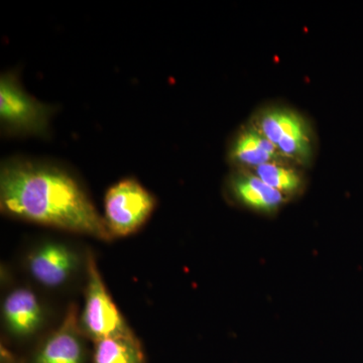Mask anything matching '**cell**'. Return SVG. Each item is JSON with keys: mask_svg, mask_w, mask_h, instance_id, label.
<instances>
[{"mask_svg": "<svg viewBox=\"0 0 363 363\" xmlns=\"http://www.w3.org/2000/svg\"><path fill=\"white\" fill-rule=\"evenodd\" d=\"M0 207L21 220L105 241L113 238L80 182L52 162L26 157L2 162Z\"/></svg>", "mask_w": 363, "mask_h": 363, "instance_id": "6da1fadb", "label": "cell"}, {"mask_svg": "<svg viewBox=\"0 0 363 363\" xmlns=\"http://www.w3.org/2000/svg\"><path fill=\"white\" fill-rule=\"evenodd\" d=\"M55 109L26 92L16 72H4L0 76V126L9 136L50 135V121Z\"/></svg>", "mask_w": 363, "mask_h": 363, "instance_id": "7a4b0ae2", "label": "cell"}, {"mask_svg": "<svg viewBox=\"0 0 363 363\" xmlns=\"http://www.w3.org/2000/svg\"><path fill=\"white\" fill-rule=\"evenodd\" d=\"M252 124L291 164L307 166L311 162L312 128L298 112L286 107H269L260 111Z\"/></svg>", "mask_w": 363, "mask_h": 363, "instance_id": "3957f363", "label": "cell"}, {"mask_svg": "<svg viewBox=\"0 0 363 363\" xmlns=\"http://www.w3.org/2000/svg\"><path fill=\"white\" fill-rule=\"evenodd\" d=\"M155 196L140 182L126 178L108 189L104 199V220L112 236L136 233L156 208Z\"/></svg>", "mask_w": 363, "mask_h": 363, "instance_id": "277c9868", "label": "cell"}, {"mask_svg": "<svg viewBox=\"0 0 363 363\" xmlns=\"http://www.w3.org/2000/svg\"><path fill=\"white\" fill-rule=\"evenodd\" d=\"M82 328L95 342L133 333L107 292L92 255L87 259V288Z\"/></svg>", "mask_w": 363, "mask_h": 363, "instance_id": "5b68a950", "label": "cell"}, {"mask_svg": "<svg viewBox=\"0 0 363 363\" xmlns=\"http://www.w3.org/2000/svg\"><path fill=\"white\" fill-rule=\"evenodd\" d=\"M227 187L238 204L259 214H276L290 199L248 169H236Z\"/></svg>", "mask_w": 363, "mask_h": 363, "instance_id": "8992f818", "label": "cell"}, {"mask_svg": "<svg viewBox=\"0 0 363 363\" xmlns=\"http://www.w3.org/2000/svg\"><path fill=\"white\" fill-rule=\"evenodd\" d=\"M228 160L236 169H252L274 162L291 164L252 123L243 126L234 136L228 149Z\"/></svg>", "mask_w": 363, "mask_h": 363, "instance_id": "52a82bcc", "label": "cell"}, {"mask_svg": "<svg viewBox=\"0 0 363 363\" xmlns=\"http://www.w3.org/2000/svg\"><path fill=\"white\" fill-rule=\"evenodd\" d=\"M77 264L75 253L61 243H47L30 255L28 259L33 278L47 286L65 283Z\"/></svg>", "mask_w": 363, "mask_h": 363, "instance_id": "ba28073f", "label": "cell"}, {"mask_svg": "<svg viewBox=\"0 0 363 363\" xmlns=\"http://www.w3.org/2000/svg\"><path fill=\"white\" fill-rule=\"evenodd\" d=\"M82 354L76 310L72 307L58 330L43 346L37 363H82Z\"/></svg>", "mask_w": 363, "mask_h": 363, "instance_id": "9c48e42d", "label": "cell"}, {"mask_svg": "<svg viewBox=\"0 0 363 363\" xmlns=\"http://www.w3.org/2000/svg\"><path fill=\"white\" fill-rule=\"evenodd\" d=\"M4 316L9 330L16 335H30L42 322V309L35 294L18 289L4 303Z\"/></svg>", "mask_w": 363, "mask_h": 363, "instance_id": "30bf717a", "label": "cell"}, {"mask_svg": "<svg viewBox=\"0 0 363 363\" xmlns=\"http://www.w3.org/2000/svg\"><path fill=\"white\" fill-rule=\"evenodd\" d=\"M94 363H143L140 341L133 333L97 341Z\"/></svg>", "mask_w": 363, "mask_h": 363, "instance_id": "8fae6325", "label": "cell"}, {"mask_svg": "<svg viewBox=\"0 0 363 363\" xmlns=\"http://www.w3.org/2000/svg\"><path fill=\"white\" fill-rule=\"evenodd\" d=\"M262 179L264 183L276 189L289 198L295 197L304 191L306 180L303 173L285 162L262 164L257 168L248 169Z\"/></svg>", "mask_w": 363, "mask_h": 363, "instance_id": "7c38bea8", "label": "cell"}]
</instances>
